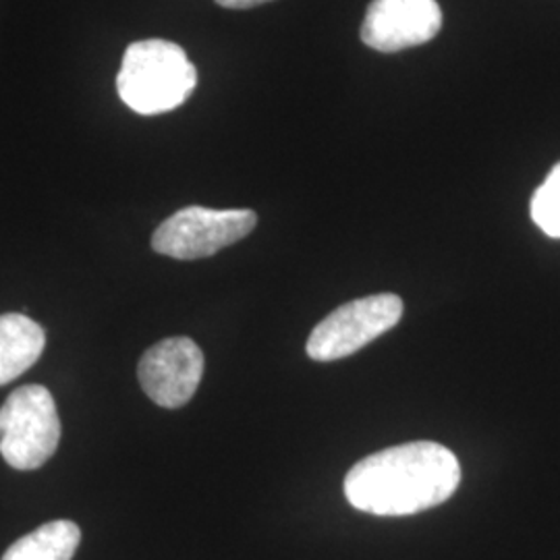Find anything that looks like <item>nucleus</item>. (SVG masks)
<instances>
[{
  "mask_svg": "<svg viewBox=\"0 0 560 560\" xmlns=\"http://www.w3.org/2000/svg\"><path fill=\"white\" fill-rule=\"evenodd\" d=\"M272 0H217V4H221L224 9H254Z\"/></svg>",
  "mask_w": 560,
  "mask_h": 560,
  "instance_id": "11",
  "label": "nucleus"
},
{
  "mask_svg": "<svg viewBox=\"0 0 560 560\" xmlns=\"http://www.w3.org/2000/svg\"><path fill=\"white\" fill-rule=\"evenodd\" d=\"M459 481L453 451L439 442H407L355 463L345 478V497L363 513L405 517L448 501Z\"/></svg>",
  "mask_w": 560,
  "mask_h": 560,
  "instance_id": "1",
  "label": "nucleus"
},
{
  "mask_svg": "<svg viewBox=\"0 0 560 560\" xmlns=\"http://www.w3.org/2000/svg\"><path fill=\"white\" fill-rule=\"evenodd\" d=\"M60 418L50 390L25 384L0 407V455L20 471L40 469L57 453Z\"/></svg>",
  "mask_w": 560,
  "mask_h": 560,
  "instance_id": "3",
  "label": "nucleus"
},
{
  "mask_svg": "<svg viewBox=\"0 0 560 560\" xmlns=\"http://www.w3.org/2000/svg\"><path fill=\"white\" fill-rule=\"evenodd\" d=\"M258 224L254 210H210L189 206L162 222L152 249L175 260H201L245 240Z\"/></svg>",
  "mask_w": 560,
  "mask_h": 560,
  "instance_id": "4",
  "label": "nucleus"
},
{
  "mask_svg": "<svg viewBox=\"0 0 560 560\" xmlns=\"http://www.w3.org/2000/svg\"><path fill=\"white\" fill-rule=\"evenodd\" d=\"M46 347V332L38 322L23 314L0 316V386L20 378Z\"/></svg>",
  "mask_w": 560,
  "mask_h": 560,
  "instance_id": "8",
  "label": "nucleus"
},
{
  "mask_svg": "<svg viewBox=\"0 0 560 560\" xmlns=\"http://www.w3.org/2000/svg\"><path fill=\"white\" fill-rule=\"evenodd\" d=\"M81 529L67 520L44 523L15 541L2 560H71L80 548Z\"/></svg>",
  "mask_w": 560,
  "mask_h": 560,
  "instance_id": "9",
  "label": "nucleus"
},
{
  "mask_svg": "<svg viewBox=\"0 0 560 560\" xmlns=\"http://www.w3.org/2000/svg\"><path fill=\"white\" fill-rule=\"evenodd\" d=\"M442 27L436 0H374L361 23V42L378 52H399L434 40Z\"/></svg>",
  "mask_w": 560,
  "mask_h": 560,
  "instance_id": "7",
  "label": "nucleus"
},
{
  "mask_svg": "<svg viewBox=\"0 0 560 560\" xmlns=\"http://www.w3.org/2000/svg\"><path fill=\"white\" fill-rule=\"evenodd\" d=\"M532 219L548 237L560 240V162L532 198Z\"/></svg>",
  "mask_w": 560,
  "mask_h": 560,
  "instance_id": "10",
  "label": "nucleus"
},
{
  "mask_svg": "<svg viewBox=\"0 0 560 560\" xmlns=\"http://www.w3.org/2000/svg\"><path fill=\"white\" fill-rule=\"evenodd\" d=\"M203 376V353L196 340L171 337L150 347L138 365L143 393L164 409H179L196 395Z\"/></svg>",
  "mask_w": 560,
  "mask_h": 560,
  "instance_id": "6",
  "label": "nucleus"
},
{
  "mask_svg": "<svg viewBox=\"0 0 560 560\" xmlns=\"http://www.w3.org/2000/svg\"><path fill=\"white\" fill-rule=\"evenodd\" d=\"M402 318V300L393 293L349 301L312 330L307 355L314 361H337L358 353L368 342L393 330Z\"/></svg>",
  "mask_w": 560,
  "mask_h": 560,
  "instance_id": "5",
  "label": "nucleus"
},
{
  "mask_svg": "<svg viewBox=\"0 0 560 560\" xmlns=\"http://www.w3.org/2000/svg\"><path fill=\"white\" fill-rule=\"evenodd\" d=\"M198 85V71L179 44L141 40L127 46L117 90L138 115H162L179 108Z\"/></svg>",
  "mask_w": 560,
  "mask_h": 560,
  "instance_id": "2",
  "label": "nucleus"
}]
</instances>
